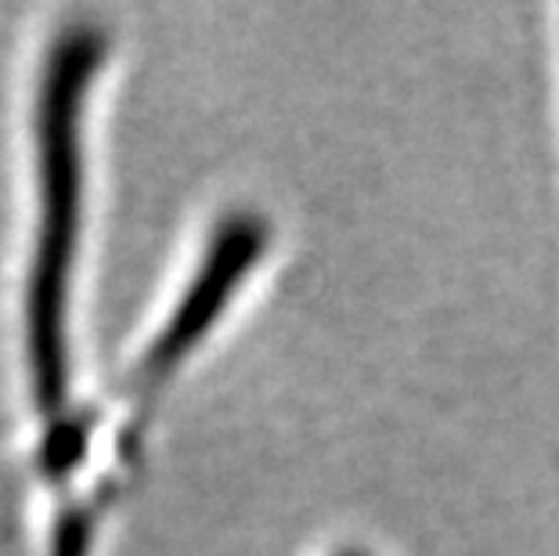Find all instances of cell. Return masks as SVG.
<instances>
[{
	"mask_svg": "<svg viewBox=\"0 0 559 556\" xmlns=\"http://www.w3.org/2000/svg\"><path fill=\"white\" fill-rule=\"evenodd\" d=\"M267 242L271 228L260 214L221 217L120 369L91 398H66L62 409L33 419L40 556H102L138 481L159 401L242 297Z\"/></svg>",
	"mask_w": 559,
	"mask_h": 556,
	"instance_id": "obj_1",
	"label": "cell"
}]
</instances>
